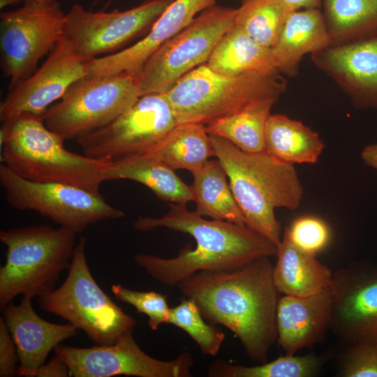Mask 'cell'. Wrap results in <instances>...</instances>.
Segmentation results:
<instances>
[{
	"label": "cell",
	"instance_id": "36",
	"mask_svg": "<svg viewBox=\"0 0 377 377\" xmlns=\"http://www.w3.org/2000/svg\"><path fill=\"white\" fill-rule=\"evenodd\" d=\"M18 360L17 348L3 317L0 318V376L11 377L17 374Z\"/></svg>",
	"mask_w": 377,
	"mask_h": 377
},
{
	"label": "cell",
	"instance_id": "23",
	"mask_svg": "<svg viewBox=\"0 0 377 377\" xmlns=\"http://www.w3.org/2000/svg\"><path fill=\"white\" fill-rule=\"evenodd\" d=\"M206 64L225 76L279 73L271 48L256 42L235 23L218 41Z\"/></svg>",
	"mask_w": 377,
	"mask_h": 377
},
{
	"label": "cell",
	"instance_id": "13",
	"mask_svg": "<svg viewBox=\"0 0 377 377\" xmlns=\"http://www.w3.org/2000/svg\"><path fill=\"white\" fill-rule=\"evenodd\" d=\"M174 0H145L126 10H87L75 3L64 20V37L75 52L88 59L111 54L144 37Z\"/></svg>",
	"mask_w": 377,
	"mask_h": 377
},
{
	"label": "cell",
	"instance_id": "22",
	"mask_svg": "<svg viewBox=\"0 0 377 377\" xmlns=\"http://www.w3.org/2000/svg\"><path fill=\"white\" fill-rule=\"evenodd\" d=\"M316 255L297 246L285 230L273 269L274 283L281 294L307 297L330 287L333 273Z\"/></svg>",
	"mask_w": 377,
	"mask_h": 377
},
{
	"label": "cell",
	"instance_id": "42",
	"mask_svg": "<svg viewBox=\"0 0 377 377\" xmlns=\"http://www.w3.org/2000/svg\"><path fill=\"white\" fill-rule=\"evenodd\" d=\"M103 1V0H96V1Z\"/></svg>",
	"mask_w": 377,
	"mask_h": 377
},
{
	"label": "cell",
	"instance_id": "34",
	"mask_svg": "<svg viewBox=\"0 0 377 377\" xmlns=\"http://www.w3.org/2000/svg\"><path fill=\"white\" fill-rule=\"evenodd\" d=\"M286 230L297 246L314 254L325 249L331 239L330 229L326 222L313 216L296 219Z\"/></svg>",
	"mask_w": 377,
	"mask_h": 377
},
{
	"label": "cell",
	"instance_id": "20",
	"mask_svg": "<svg viewBox=\"0 0 377 377\" xmlns=\"http://www.w3.org/2000/svg\"><path fill=\"white\" fill-rule=\"evenodd\" d=\"M332 293L330 287L307 297H281L276 311L277 342L286 355H295L330 329Z\"/></svg>",
	"mask_w": 377,
	"mask_h": 377
},
{
	"label": "cell",
	"instance_id": "32",
	"mask_svg": "<svg viewBox=\"0 0 377 377\" xmlns=\"http://www.w3.org/2000/svg\"><path fill=\"white\" fill-rule=\"evenodd\" d=\"M168 324L185 331L205 355H216L225 340L223 332L209 324L195 302L187 297H183L177 305L170 309Z\"/></svg>",
	"mask_w": 377,
	"mask_h": 377
},
{
	"label": "cell",
	"instance_id": "10",
	"mask_svg": "<svg viewBox=\"0 0 377 377\" xmlns=\"http://www.w3.org/2000/svg\"><path fill=\"white\" fill-rule=\"evenodd\" d=\"M0 184L6 201L14 209L38 212L77 235L91 224L125 216L101 193L70 184L31 182L17 175L3 164L0 165Z\"/></svg>",
	"mask_w": 377,
	"mask_h": 377
},
{
	"label": "cell",
	"instance_id": "12",
	"mask_svg": "<svg viewBox=\"0 0 377 377\" xmlns=\"http://www.w3.org/2000/svg\"><path fill=\"white\" fill-rule=\"evenodd\" d=\"M177 124L165 94H149L142 96L109 124L76 142L84 155L114 161L145 154Z\"/></svg>",
	"mask_w": 377,
	"mask_h": 377
},
{
	"label": "cell",
	"instance_id": "26",
	"mask_svg": "<svg viewBox=\"0 0 377 377\" xmlns=\"http://www.w3.org/2000/svg\"><path fill=\"white\" fill-rule=\"evenodd\" d=\"M325 148L319 135L302 122L284 114L269 117L265 128V151L291 164L316 163Z\"/></svg>",
	"mask_w": 377,
	"mask_h": 377
},
{
	"label": "cell",
	"instance_id": "35",
	"mask_svg": "<svg viewBox=\"0 0 377 377\" xmlns=\"http://www.w3.org/2000/svg\"><path fill=\"white\" fill-rule=\"evenodd\" d=\"M338 374L343 377H377V342L346 346Z\"/></svg>",
	"mask_w": 377,
	"mask_h": 377
},
{
	"label": "cell",
	"instance_id": "8",
	"mask_svg": "<svg viewBox=\"0 0 377 377\" xmlns=\"http://www.w3.org/2000/svg\"><path fill=\"white\" fill-rule=\"evenodd\" d=\"M141 96L138 77L126 72L86 76L72 84L43 117L50 131L65 140H77L111 123Z\"/></svg>",
	"mask_w": 377,
	"mask_h": 377
},
{
	"label": "cell",
	"instance_id": "16",
	"mask_svg": "<svg viewBox=\"0 0 377 377\" xmlns=\"http://www.w3.org/2000/svg\"><path fill=\"white\" fill-rule=\"evenodd\" d=\"M91 60L77 54L62 38L38 68L9 90L0 104L1 121L22 113L43 116L72 84L87 75Z\"/></svg>",
	"mask_w": 377,
	"mask_h": 377
},
{
	"label": "cell",
	"instance_id": "17",
	"mask_svg": "<svg viewBox=\"0 0 377 377\" xmlns=\"http://www.w3.org/2000/svg\"><path fill=\"white\" fill-rule=\"evenodd\" d=\"M311 58L349 97L356 109L377 111V36L330 45L311 53Z\"/></svg>",
	"mask_w": 377,
	"mask_h": 377
},
{
	"label": "cell",
	"instance_id": "11",
	"mask_svg": "<svg viewBox=\"0 0 377 377\" xmlns=\"http://www.w3.org/2000/svg\"><path fill=\"white\" fill-rule=\"evenodd\" d=\"M65 14L57 1L23 5L0 15L1 68L8 90L30 76L64 38Z\"/></svg>",
	"mask_w": 377,
	"mask_h": 377
},
{
	"label": "cell",
	"instance_id": "21",
	"mask_svg": "<svg viewBox=\"0 0 377 377\" xmlns=\"http://www.w3.org/2000/svg\"><path fill=\"white\" fill-rule=\"evenodd\" d=\"M330 45L323 12L309 8L290 13L271 50L279 72L295 77L304 54Z\"/></svg>",
	"mask_w": 377,
	"mask_h": 377
},
{
	"label": "cell",
	"instance_id": "5",
	"mask_svg": "<svg viewBox=\"0 0 377 377\" xmlns=\"http://www.w3.org/2000/svg\"><path fill=\"white\" fill-rule=\"evenodd\" d=\"M77 235L48 225L1 230L0 241L7 248L0 267L1 309L20 295L34 297L54 290L70 266Z\"/></svg>",
	"mask_w": 377,
	"mask_h": 377
},
{
	"label": "cell",
	"instance_id": "9",
	"mask_svg": "<svg viewBox=\"0 0 377 377\" xmlns=\"http://www.w3.org/2000/svg\"><path fill=\"white\" fill-rule=\"evenodd\" d=\"M237 8L214 4L161 45L138 76L142 96L166 94L186 74L206 64L218 41L234 24Z\"/></svg>",
	"mask_w": 377,
	"mask_h": 377
},
{
	"label": "cell",
	"instance_id": "14",
	"mask_svg": "<svg viewBox=\"0 0 377 377\" xmlns=\"http://www.w3.org/2000/svg\"><path fill=\"white\" fill-rule=\"evenodd\" d=\"M133 332H126L111 345L75 348L59 344L54 350L68 366L70 376H192L194 361L188 352H182L170 361L157 360L140 348Z\"/></svg>",
	"mask_w": 377,
	"mask_h": 377
},
{
	"label": "cell",
	"instance_id": "38",
	"mask_svg": "<svg viewBox=\"0 0 377 377\" xmlns=\"http://www.w3.org/2000/svg\"><path fill=\"white\" fill-rule=\"evenodd\" d=\"M290 10L321 8V0H281Z\"/></svg>",
	"mask_w": 377,
	"mask_h": 377
},
{
	"label": "cell",
	"instance_id": "27",
	"mask_svg": "<svg viewBox=\"0 0 377 377\" xmlns=\"http://www.w3.org/2000/svg\"><path fill=\"white\" fill-rule=\"evenodd\" d=\"M157 159L176 170L191 172L214 156L205 125L178 124L158 144L143 155Z\"/></svg>",
	"mask_w": 377,
	"mask_h": 377
},
{
	"label": "cell",
	"instance_id": "30",
	"mask_svg": "<svg viewBox=\"0 0 377 377\" xmlns=\"http://www.w3.org/2000/svg\"><path fill=\"white\" fill-rule=\"evenodd\" d=\"M323 357L314 354L285 355L271 362L246 367L218 360L209 365L211 377H309L321 369Z\"/></svg>",
	"mask_w": 377,
	"mask_h": 377
},
{
	"label": "cell",
	"instance_id": "25",
	"mask_svg": "<svg viewBox=\"0 0 377 377\" xmlns=\"http://www.w3.org/2000/svg\"><path fill=\"white\" fill-rule=\"evenodd\" d=\"M190 186L195 213L212 219L246 226L244 217L233 195L227 175L218 160L207 161L191 172Z\"/></svg>",
	"mask_w": 377,
	"mask_h": 377
},
{
	"label": "cell",
	"instance_id": "24",
	"mask_svg": "<svg viewBox=\"0 0 377 377\" xmlns=\"http://www.w3.org/2000/svg\"><path fill=\"white\" fill-rule=\"evenodd\" d=\"M175 171L157 159L134 156L112 161L105 179L133 180L146 186L160 200L186 205L193 201L192 192Z\"/></svg>",
	"mask_w": 377,
	"mask_h": 377
},
{
	"label": "cell",
	"instance_id": "39",
	"mask_svg": "<svg viewBox=\"0 0 377 377\" xmlns=\"http://www.w3.org/2000/svg\"><path fill=\"white\" fill-rule=\"evenodd\" d=\"M361 158L367 165L377 170V142L364 147L361 151Z\"/></svg>",
	"mask_w": 377,
	"mask_h": 377
},
{
	"label": "cell",
	"instance_id": "37",
	"mask_svg": "<svg viewBox=\"0 0 377 377\" xmlns=\"http://www.w3.org/2000/svg\"><path fill=\"white\" fill-rule=\"evenodd\" d=\"M36 376L38 377H66L69 376L68 366L57 355L47 363L39 367Z\"/></svg>",
	"mask_w": 377,
	"mask_h": 377
},
{
	"label": "cell",
	"instance_id": "3",
	"mask_svg": "<svg viewBox=\"0 0 377 377\" xmlns=\"http://www.w3.org/2000/svg\"><path fill=\"white\" fill-rule=\"evenodd\" d=\"M209 138L246 226L278 246L281 225L275 209H295L303 198V186L294 165L266 151L248 153L223 138L214 135Z\"/></svg>",
	"mask_w": 377,
	"mask_h": 377
},
{
	"label": "cell",
	"instance_id": "28",
	"mask_svg": "<svg viewBox=\"0 0 377 377\" xmlns=\"http://www.w3.org/2000/svg\"><path fill=\"white\" fill-rule=\"evenodd\" d=\"M330 45L377 36V0H321Z\"/></svg>",
	"mask_w": 377,
	"mask_h": 377
},
{
	"label": "cell",
	"instance_id": "19",
	"mask_svg": "<svg viewBox=\"0 0 377 377\" xmlns=\"http://www.w3.org/2000/svg\"><path fill=\"white\" fill-rule=\"evenodd\" d=\"M32 297L24 295L20 304H8L3 318L15 344L20 376H36L50 353L66 339L75 337L77 329L71 324L43 320L34 311Z\"/></svg>",
	"mask_w": 377,
	"mask_h": 377
},
{
	"label": "cell",
	"instance_id": "6",
	"mask_svg": "<svg viewBox=\"0 0 377 377\" xmlns=\"http://www.w3.org/2000/svg\"><path fill=\"white\" fill-rule=\"evenodd\" d=\"M286 89V83L279 74L225 76L205 64L183 76L165 94L178 124L207 126L257 104L276 103Z\"/></svg>",
	"mask_w": 377,
	"mask_h": 377
},
{
	"label": "cell",
	"instance_id": "41",
	"mask_svg": "<svg viewBox=\"0 0 377 377\" xmlns=\"http://www.w3.org/2000/svg\"><path fill=\"white\" fill-rule=\"evenodd\" d=\"M29 1L36 2V3H47V2H51V1H57V0H29Z\"/></svg>",
	"mask_w": 377,
	"mask_h": 377
},
{
	"label": "cell",
	"instance_id": "7",
	"mask_svg": "<svg viewBox=\"0 0 377 377\" xmlns=\"http://www.w3.org/2000/svg\"><path fill=\"white\" fill-rule=\"evenodd\" d=\"M87 240L75 245L65 281L38 297L40 308L82 330L97 345H111L133 331L135 320L101 289L92 276L85 254Z\"/></svg>",
	"mask_w": 377,
	"mask_h": 377
},
{
	"label": "cell",
	"instance_id": "33",
	"mask_svg": "<svg viewBox=\"0 0 377 377\" xmlns=\"http://www.w3.org/2000/svg\"><path fill=\"white\" fill-rule=\"evenodd\" d=\"M111 291L117 300L133 306L138 313L145 314L152 330H157L162 324H168L170 307L166 295L155 291L134 290L121 284H113Z\"/></svg>",
	"mask_w": 377,
	"mask_h": 377
},
{
	"label": "cell",
	"instance_id": "2",
	"mask_svg": "<svg viewBox=\"0 0 377 377\" xmlns=\"http://www.w3.org/2000/svg\"><path fill=\"white\" fill-rule=\"evenodd\" d=\"M134 229L148 232L159 227L186 233L195 240L177 256L163 258L145 253L134 256L135 263L157 281L167 286L177 284L200 271L232 270L263 257L276 256L277 246L246 226L223 220H207L186 205L170 204L159 218L138 216Z\"/></svg>",
	"mask_w": 377,
	"mask_h": 377
},
{
	"label": "cell",
	"instance_id": "4",
	"mask_svg": "<svg viewBox=\"0 0 377 377\" xmlns=\"http://www.w3.org/2000/svg\"><path fill=\"white\" fill-rule=\"evenodd\" d=\"M2 123L1 160L15 174L34 182L70 184L100 193L110 159L68 150L65 140L46 126L43 116L22 113Z\"/></svg>",
	"mask_w": 377,
	"mask_h": 377
},
{
	"label": "cell",
	"instance_id": "15",
	"mask_svg": "<svg viewBox=\"0 0 377 377\" xmlns=\"http://www.w3.org/2000/svg\"><path fill=\"white\" fill-rule=\"evenodd\" d=\"M330 330L343 345L377 342V265L353 263L332 274Z\"/></svg>",
	"mask_w": 377,
	"mask_h": 377
},
{
	"label": "cell",
	"instance_id": "1",
	"mask_svg": "<svg viewBox=\"0 0 377 377\" xmlns=\"http://www.w3.org/2000/svg\"><path fill=\"white\" fill-rule=\"evenodd\" d=\"M273 269L270 257H263L232 270L198 272L177 286L184 297L195 302L207 322L230 330L249 358L261 364L277 341L281 293Z\"/></svg>",
	"mask_w": 377,
	"mask_h": 377
},
{
	"label": "cell",
	"instance_id": "31",
	"mask_svg": "<svg viewBox=\"0 0 377 377\" xmlns=\"http://www.w3.org/2000/svg\"><path fill=\"white\" fill-rule=\"evenodd\" d=\"M291 12L281 0H241L235 24L260 45L272 48Z\"/></svg>",
	"mask_w": 377,
	"mask_h": 377
},
{
	"label": "cell",
	"instance_id": "18",
	"mask_svg": "<svg viewBox=\"0 0 377 377\" xmlns=\"http://www.w3.org/2000/svg\"><path fill=\"white\" fill-rule=\"evenodd\" d=\"M215 0H174L149 31L133 45L91 59L87 75L103 76L126 72L138 77L147 59L165 42L188 26Z\"/></svg>",
	"mask_w": 377,
	"mask_h": 377
},
{
	"label": "cell",
	"instance_id": "29",
	"mask_svg": "<svg viewBox=\"0 0 377 377\" xmlns=\"http://www.w3.org/2000/svg\"><path fill=\"white\" fill-rule=\"evenodd\" d=\"M275 102L257 104L206 126L207 133L223 138L248 153L265 151V128Z\"/></svg>",
	"mask_w": 377,
	"mask_h": 377
},
{
	"label": "cell",
	"instance_id": "40",
	"mask_svg": "<svg viewBox=\"0 0 377 377\" xmlns=\"http://www.w3.org/2000/svg\"><path fill=\"white\" fill-rule=\"evenodd\" d=\"M24 1L25 0H0V8L2 9L6 6H15Z\"/></svg>",
	"mask_w": 377,
	"mask_h": 377
}]
</instances>
